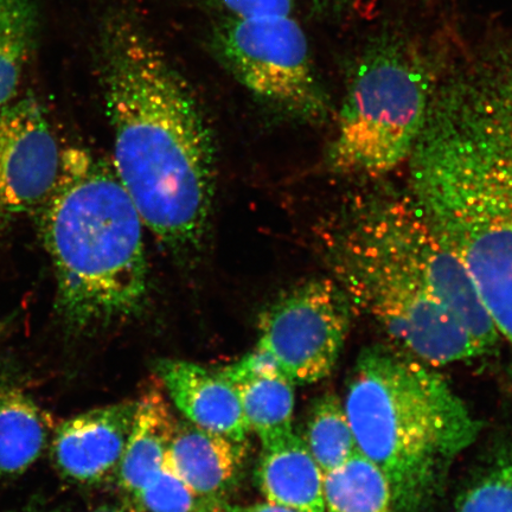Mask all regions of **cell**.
<instances>
[{
    "mask_svg": "<svg viewBox=\"0 0 512 512\" xmlns=\"http://www.w3.org/2000/svg\"><path fill=\"white\" fill-rule=\"evenodd\" d=\"M457 512H512V447L505 446L466 486Z\"/></svg>",
    "mask_w": 512,
    "mask_h": 512,
    "instance_id": "cell-20",
    "label": "cell"
},
{
    "mask_svg": "<svg viewBox=\"0 0 512 512\" xmlns=\"http://www.w3.org/2000/svg\"><path fill=\"white\" fill-rule=\"evenodd\" d=\"M354 310L332 277L288 288L259 318L256 349L296 386L317 383L336 368Z\"/></svg>",
    "mask_w": 512,
    "mask_h": 512,
    "instance_id": "cell-8",
    "label": "cell"
},
{
    "mask_svg": "<svg viewBox=\"0 0 512 512\" xmlns=\"http://www.w3.org/2000/svg\"><path fill=\"white\" fill-rule=\"evenodd\" d=\"M246 443L177 421L168 459L189 488L202 499H223L239 484Z\"/></svg>",
    "mask_w": 512,
    "mask_h": 512,
    "instance_id": "cell-12",
    "label": "cell"
},
{
    "mask_svg": "<svg viewBox=\"0 0 512 512\" xmlns=\"http://www.w3.org/2000/svg\"><path fill=\"white\" fill-rule=\"evenodd\" d=\"M239 395L243 414L261 446L293 432L294 384L258 350L219 370Z\"/></svg>",
    "mask_w": 512,
    "mask_h": 512,
    "instance_id": "cell-13",
    "label": "cell"
},
{
    "mask_svg": "<svg viewBox=\"0 0 512 512\" xmlns=\"http://www.w3.org/2000/svg\"><path fill=\"white\" fill-rule=\"evenodd\" d=\"M91 512H130L127 509H120V508H114V507H102L96 510H93Z\"/></svg>",
    "mask_w": 512,
    "mask_h": 512,
    "instance_id": "cell-26",
    "label": "cell"
},
{
    "mask_svg": "<svg viewBox=\"0 0 512 512\" xmlns=\"http://www.w3.org/2000/svg\"><path fill=\"white\" fill-rule=\"evenodd\" d=\"M439 54L440 38L428 42L392 25L362 43L326 153L332 172L374 179L407 164L430 107Z\"/></svg>",
    "mask_w": 512,
    "mask_h": 512,
    "instance_id": "cell-6",
    "label": "cell"
},
{
    "mask_svg": "<svg viewBox=\"0 0 512 512\" xmlns=\"http://www.w3.org/2000/svg\"><path fill=\"white\" fill-rule=\"evenodd\" d=\"M325 248L352 306L416 360L444 367L485 354L462 325L484 313L475 285L407 191L352 195Z\"/></svg>",
    "mask_w": 512,
    "mask_h": 512,
    "instance_id": "cell-3",
    "label": "cell"
},
{
    "mask_svg": "<svg viewBox=\"0 0 512 512\" xmlns=\"http://www.w3.org/2000/svg\"><path fill=\"white\" fill-rule=\"evenodd\" d=\"M37 31L34 0H0V108L18 98L35 51Z\"/></svg>",
    "mask_w": 512,
    "mask_h": 512,
    "instance_id": "cell-18",
    "label": "cell"
},
{
    "mask_svg": "<svg viewBox=\"0 0 512 512\" xmlns=\"http://www.w3.org/2000/svg\"><path fill=\"white\" fill-rule=\"evenodd\" d=\"M324 501L326 512H394L387 477L360 451L325 473Z\"/></svg>",
    "mask_w": 512,
    "mask_h": 512,
    "instance_id": "cell-17",
    "label": "cell"
},
{
    "mask_svg": "<svg viewBox=\"0 0 512 512\" xmlns=\"http://www.w3.org/2000/svg\"><path fill=\"white\" fill-rule=\"evenodd\" d=\"M36 214L67 329H105L142 312L146 227L112 163L83 147L63 150L59 181Z\"/></svg>",
    "mask_w": 512,
    "mask_h": 512,
    "instance_id": "cell-4",
    "label": "cell"
},
{
    "mask_svg": "<svg viewBox=\"0 0 512 512\" xmlns=\"http://www.w3.org/2000/svg\"><path fill=\"white\" fill-rule=\"evenodd\" d=\"M213 49L228 72L266 104L304 123L329 118V96L305 31L292 15L229 18L215 30Z\"/></svg>",
    "mask_w": 512,
    "mask_h": 512,
    "instance_id": "cell-7",
    "label": "cell"
},
{
    "mask_svg": "<svg viewBox=\"0 0 512 512\" xmlns=\"http://www.w3.org/2000/svg\"><path fill=\"white\" fill-rule=\"evenodd\" d=\"M137 408L138 400H128L64 420L51 443V456L61 475L85 485L117 475Z\"/></svg>",
    "mask_w": 512,
    "mask_h": 512,
    "instance_id": "cell-10",
    "label": "cell"
},
{
    "mask_svg": "<svg viewBox=\"0 0 512 512\" xmlns=\"http://www.w3.org/2000/svg\"><path fill=\"white\" fill-rule=\"evenodd\" d=\"M99 67L115 174L160 245L177 259H194L215 201L208 121L188 82L130 16L106 22Z\"/></svg>",
    "mask_w": 512,
    "mask_h": 512,
    "instance_id": "cell-2",
    "label": "cell"
},
{
    "mask_svg": "<svg viewBox=\"0 0 512 512\" xmlns=\"http://www.w3.org/2000/svg\"><path fill=\"white\" fill-rule=\"evenodd\" d=\"M176 425L160 390H149L138 400L136 419L115 475L127 498L137 494L163 466Z\"/></svg>",
    "mask_w": 512,
    "mask_h": 512,
    "instance_id": "cell-15",
    "label": "cell"
},
{
    "mask_svg": "<svg viewBox=\"0 0 512 512\" xmlns=\"http://www.w3.org/2000/svg\"><path fill=\"white\" fill-rule=\"evenodd\" d=\"M406 165L407 194L512 347L511 30L447 44Z\"/></svg>",
    "mask_w": 512,
    "mask_h": 512,
    "instance_id": "cell-1",
    "label": "cell"
},
{
    "mask_svg": "<svg viewBox=\"0 0 512 512\" xmlns=\"http://www.w3.org/2000/svg\"><path fill=\"white\" fill-rule=\"evenodd\" d=\"M229 512H298L272 503H255L251 505H229Z\"/></svg>",
    "mask_w": 512,
    "mask_h": 512,
    "instance_id": "cell-24",
    "label": "cell"
},
{
    "mask_svg": "<svg viewBox=\"0 0 512 512\" xmlns=\"http://www.w3.org/2000/svg\"><path fill=\"white\" fill-rule=\"evenodd\" d=\"M156 373L175 407L191 424L247 443L251 428L238 393L219 370L181 360H160Z\"/></svg>",
    "mask_w": 512,
    "mask_h": 512,
    "instance_id": "cell-11",
    "label": "cell"
},
{
    "mask_svg": "<svg viewBox=\"0 0 512 512\" xmlns=\"http://www.w3.org/2000/svg\"><path fill=\"white\" fill-rule=\"evenodd\" d=\"M63 150L32 96L0 108V233L37 213L59 181Z\"/></svg>",
    "mask_w": 512,
    "mask_h": 512,
    "instance_id": "cell-9",
    "label": "cell"
},
{
    "mask_svg": "<svg viewBox=\"0 0 512 512\" xmlns=\"http://www.w3.org/2000/svg\"><path fill=\"white\" fill-rule=\"evenodd\" d=\"M226 10L230 18L256 19L265 17L290 16L294 0H211Z\"/></svg>",
    "mask_w": 512,
    "mask_h": 512,
    "instance_id": "cell-22",
    "label": "cell"
},
{
    "mask_svg": "<svg viewBox=\"0 0 512 512\" xmlns=\"http://www.w3.org/2000/svg\"><path fill=\"white\" fill-rule=\"evenodd\" d=\"M343 405L357 450L388 479L394 512H425L482 430L443 375L384 345L361 351Z\"/></svg>",
    "mask_w": 512,
    "mask_h": 512,
    "instance_id": "cell-5",
    "label": "cell"
},
{
    "mask_svg": "<svg viewBox=\"0 0 512 512\" xmlns=\"http://www.w3.org/2000/svg\"><path fill=\"white\" fill-rule=\"evenodd\" d=\"M256 483L265 501L298 512H326L324 473L298 434L261 446Z\"/></svg>",
    "mask_w": 512,
    "mask_h": 512,
    "instance_id": "cell-14",
    "label": "cell"
},
{
    "mask_svg": "<svg viewBox=\"0 0 512 512\" xmlns=\"http://www.w3.org/2000/svg\"><path fill=\"white\" fill-rule=\"evenodd\" d=\"M130 512H197L207 499L198 497L179 477L166 454L164 464L137 494L128 498Z\"/></svg>",
    "mask_w": 512,
    "mask_h": 512,
    "instance_id": "cell-21",
    "label": "cell"
},
{
    "mask_svg": "<svg viewBox=\"0 0 512 512\" xmlns=\"http://www.w3.org/2000/svg\"><path fill=\"white\" fill-rule=\"evenodd\" d=\"M300 438L324 475L348 462L358 451L343 401L334 393L313 402Z\"/></svg>",
    "mask_w": 512,
    "mask_h": 512,
    "instance_id": "cell-19",
    "label": "cell"
},
{
    "mask_svg": "<svg viewBox=\"0 0 512 512\" xmlns=\"http://www.w3.org/2000/svg\"><path fill=\"white\" fill-rule=\"evenodd\" d=\"M197 512H229V504L223 499H209Z\"/></svg>",
    "mask_w": 512,
    "mask_h": 512,
    "instance_id": "cell-25",
    "label": "cell"
},
{
    "mask_svg": "<svg viewBox=\"0 0 512 512\" xmlns=\"http://www.w3.org/2000/svg\"><path fill=\"white\" fill-rule=\"evenodd\" d=\"M313 9L320 15L336 19L355 15L361 9L363 0H311Z\"/></svg>",
    "mask_w": 512,
    "mask_h": 512,
    "instance_id": "cell-23",
    "label": "cell"
},
{
    "mask_svg": "<svg viewBox=\"0 0 512 512\" xmlns=\"http://www.w3.org/2000/svg\"><path fill=\"white\" fill-rule=\"evenodd\" d=\"M49 425L22 388L0 383V476L28 471L47 446Z\"/></svg>",
    "mask_w": 512,
    "mask_h": 512,
    "instance_id": "cell-16",
    "label": "cell"
}]
</instances>
